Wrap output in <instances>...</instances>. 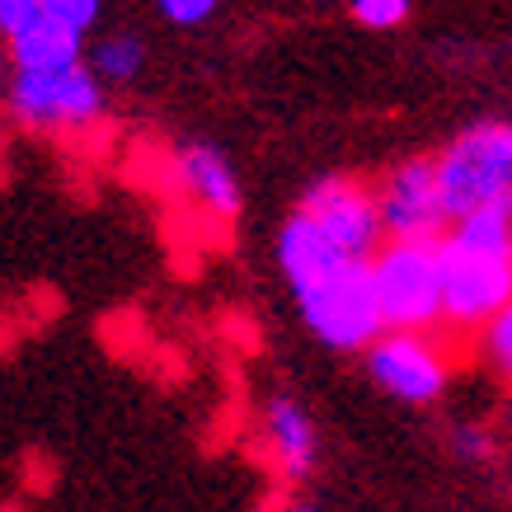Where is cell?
Segmentation results:
<instances>
[{"mask_svg":"<svg viewBox=\"0 0 512 512\" xmlns=\"http://www.w3.org/2000/svg\"><path fill=\"white\" fill-rule=\"evenodd\" d=\"M442 254V325L475 334L494 311L512 301V212L475 207L451 217L437 240Z\"/></svg>","mask_w":512,"mask_h":512,"instance_id":"6da1fadb","label":"cell"},{"mask_svg":"<svg viewBox=\"0 0 512 512\" xmlns=\"http://www.w3.org/2000/svg\"><path fill=\"white\" fill-rule=\"evenodd\" d=\"M292 296L301 306V320L311 334L339 353H367V343L386 329L372 287V259H334L292 282Z\"/></svg>","mask_w":512,"mask_h":512,"instance_id":"7a4b0ae2","label":"cell"},{"mask_svg":"<svg viewBox=\"0 0 512 512\" xmlns=\"http://www.w3.org/2000/svg\"><path fill=\"white\" fill-rule=\"evenodd\" d=\"M5 104H10V118L29 132L80 137V132L104 123L109 85L94 76L90 62L57 66V71H15Z\"/></svg>","mask_w":512,"mask_h":512,"instance_id":"3957f363","label":"cell"},{"mask_svg":"<svg viewBox=\"0 0 512 512\" xmlns=\"http://www.w3.org/2000/svg\"><path fill=\"white\" fill-rule=\"evenodd\" d=\"M372 287L386 329H442V254L437 240L386 235L372 254Z\"/></svg>","mask_w":512,"mask_h":512,"instance_id":"277c9868","label":"cell"},{"mask_svg":"<svg viewBox=\"0 0 512 512\" xmlns=\"http://www.w3.org/2000/svg\"><path fill=\"white\" fill-rule=\"evenodd\" d=\"M437 179H442L451 217L475 207L512 212V123L489 118V123L466 127L437 156Z\"/></svg>","mask_w":512,"mask_h":512,"instance_id":"5b68a950","label":"cell"},{"mask_svg":"<svg viewBox=\"0 0 512 512\" xmlns=\"http://www.w3.org/2000/svg\"><path fill=\"white\" fill-rule=\"evenodd\" d=\"M451 348L437 329H381L367 343V372L404 404H433L451 386Z\"/></svg>","mask_w":512,"mask_h":512,"instance_id":"8992f818","label":"cell"},{"mask_svg":"<svg viewBox=\"0 0 512 512\" xmlns=\"http://www.w3.org/2000/svg\"><path fill=\"white\" fill-rule=\"evenodd\" d=\"M376 207H381V226L395 240H442L451 226V207L437 179V160L419 156L404 160L381 179L376 188Z\"/></svg>","mask_w":512,"mask_h":512,"instance_id":"52a82bcc","label":"cell"},{"mask_svg":"<svg viewBox=\"0 0 512 512\" xmlns=\"http://www.w3.org/2000/svg\"><path fill=\"white\" fill-rule=\"evenodd\" d=\"M301 212H306L343 254H353V259H372L376 249H381V240H386L381 207H376V188L357 184L348 174H329V179L306 188Z\"/></svg>","mask_w":512,"mask_h":512,"instance_id":"ba28073f","label":"cell"},{"mask_svg":"<svg viewBox=\"0 0 512 512\" xmlns=\"http://www.w3.org/2000/svg\"><path fill=\"white\" fill-rule=\"evenodd\" d=\"M170 174H174V188H179L207 221L226 226V221L240 217V179H235L231 160L221 156L217 146H202V141L179 146L170 160Z\"/></svg>","mask_w":512,"mask_h":512,"instance_id":"9c48e42d","label":"cell"},{"mask_svg":"<svg viewBox=\"0 0 512 512\" xmlns=\"http://www.w3.org/2000/svg\"><path fill=\"white\" fill-rule=\"evenodd\" d=\"M315 423L311 414L301 409L287 395H273L264 404V451H268V466L282 484H301L315 470Z\"/></svg>","mask_w":512,"mask_h":512,"instance_id":"30bf717a","label":"cell"},{"mask_svg":"<svg viewBox=\"0 0 512 512\" xmlns=\"http://www.w3.org/2000/svg\"><path fill=\"white\" fill-rule=\"evenodd\" d=\"M85 29L66 24L57 15H38L29 19L19 33H10V66L15 71H57V66H76L85 62Z\"/></svg>","mask_w":512,"mask_h":512,"instance_id":"8fae6325","label":"cell"},{"mask_svg":"<svg viewBox=\"0 0 512 512\" xmlns=\"http://www.w3.org/2000/svg\"><path fill=\"white\" fill-rule=\"evenodd\" d=\"M85 62H90V71L104 85H132V80H141V71H146V43H141L137 33H104L99 43L85 47Z\"/></svg>","mask_w":512,"mask_h":512,"instance_id":"7c38bea8","label":"cell"},{"mask_svg":"<svg viewBox=\"0 0 512 512\" xmlns=\"http://www.w3.org/2000/svg\"><path fill=\"white\" fill-rule=\"evenodd\" d=\"M475 348H480L489 372H498L503 381H512V301L475 329Z\"/></svg>","mask_w":512,"mask_h":512,"instance_id":"4fadbf2b","label":"cell"},{"mask_svg":"<svg viewBox=\"0 0 512 512\" xmlns=\"http://www.w3.org/2000/svg\"><path fill=\"white\" fill-rule=\"evenodd\" d=\"M353 5V19L362 24V29H400L404 19H409V10H414V0H348Z\"/></svg>","mask_w":512,"mask_h":512,"instance_id":"5bb4252c","label":"cell"},{"mask_svg":"<svg viewBox=\"0 0 512 512\" xmlns=\"http://www.w3.org/2000/svg\"><path fill=\"white\" fill-rule=\"evenodd\" d=\"M160 19H170L179 29H193V24H207V19L221 10V0H156Z\"/></svg>","mask_w":512,"mask_h":512,"instance_id":"9a60e30c","label":"cell"},{"mask_svg":"<svg viewBox=\"0 0 512 512\" xmlns=\"http://www.w3.org/2000/svg\"><path fill=\"white\" fill-rule=\"evenodd\" d=\"M451 447H456V456H461V461H494V456H498V437L489 433V428H480V423H470V428H456Z\"/></svg>","mask_w":512,"mask_h":512,"instance_id":"2e32d148","label":"cell"},{"mask_svg":"<svg viewBox=\"0 0 512 512\" xmlns=\"http://www.w3.org/2000/svg\"><path fill=\"white\" fill-rule=\"evenodd\" d=\"M43 10L90 33L94 24H99V10H104V0H43Z\"/></svg>","mask_w":512,"mask_h":512,"instance_id":"e0dca14e","label":"cell"},{"mask_svg":"<svg viewBox=\"0 0 512 512\" xmlns=\"http://www.w3.org/2000/svg\"><path fill=\"white\" fill-rule=\"evenodd\" d=\"M38 15H43V0H0V33L10 38Z\"/></svg>","mask_w":512,"mask_h":512,"instance_id":"ac0fdd59","label":"cell"},{"mask_svg":"<svg viewBox=\"0 0 512 512\" xmlns=\"http://www.w3.org/2000/svg\"><path fill=\"white\" fill-rule=\"evenodd\" d=\"M10 76H15V66H10V52H0V99L10 90Z\"/></svg>","mask_w":512,"mask_h":512,"instance_id":"d6986e66","label":"cell"}]
</instances>
